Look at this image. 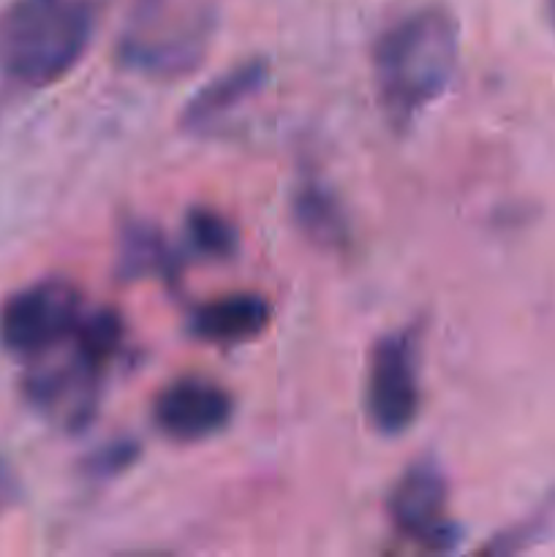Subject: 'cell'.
Instances as JSON below:
<instances>
[{
  "label": "cell",
  "mask_w": 555,
  "mask_h": 557,
  "mask_svg": "<svg viewBox=\"0 0 555 557\" xmlns=\"http://www.w3.org/2000/svg\"><path fill=\"white\" fill-rule=\"evenodd\" d=\"M460 60V25L444 5L392 22L373 44V85L384 120L406 134L446 96Z\"/></svg>",
  "instance_id": "obj_1"
},
{
  "label": "cell",
  "mask_w": 555,
  "mask_h": 557,
  "mask_svg": "<svg viewBox=\"0 0 555 557\" xmlns=\"http://www.w3.org/2000/svg\"><path fill=\"white\" fill-rule=\"evenodd\" d=\"M96 0H16L0 20V65L20 85L63 82L90 52Z\"/></svg>",
  "instance_id": "obj_2"
},
{
  "label": "cell",
  "mask_w": 555,
  "mask_h": 557,
  "mask_svg": "<svg viewBox=\"0 0 555 557\" xmlns=\"http://www.w3.org/2000/svg\"><path fill=\"white\" fill-rule=\"evenodd\" d=\"M85 313V294L69 277L27 283L0 302V348L33 362L69 343Z\"/></svg>",
  "instance_id": "obj_3"
},
{
  "label": "cell",
  "mask_w": 555,
  "mask_h": 557,
  "mask_svg": "<svg viewBox=\"0 0 555 557\" xmlns=\"http://www.w3.org/2000/svg\"><path fill=\"white\" fill-rule=\"evenodd\" d=\"M63 348L60 357L49 351L33 359L22 379V397L47 422L69 433H79L98 413L109 364L82 351L74 341L63 343Z\"/></svg>",
  "instance_id": "obj_4"
},
{
  "label": "cell",
  "mask_w": 555,
  "mask_h": 557,
  "mask_svg": "<svg viewBox=\"0 0 555 557\" xmlns=\"http://www.w3.org/2000/svg\"><path fill=\"white\" fill-rule=\"evenodd\" d=\"M392 528L428 553H452L462 528L449 515V479L435 457L414 460L386 498Z\"/></svg>",
  "instance_id": "obj_5"
},
{
  "label": "cell",
  "mask_w": 555,
  "mask_h": 557,
  "mask_svg": "<svg viewBox=\"0 0 555 557\" xmlns=\"http://www.w3.org/2000/svg\"><path fill=\"white\" fill-rule=\"evenodd\" d=\"M422 408L419 354L414 332L400 330L379 337L370 351L365 411L370 424L386 438L408 433Z\"/></svg>",
  "instance_id": "obj_6"
},
{
  "label": "cell",
  "mask_w": 555,
  "mask_h": 557,
  "mask_svg": "<svg viewBox=\"0 0 555 557\" xmlns=\"http://www.w3.org/2000/svg\"><path fill=\"white\" fill-rule=\"evenodd\" d=\"M152 424L174 444H201L232 424L234 397L218 381L185 375L152 397Z\"/></svg>",
  "instance_id": "obj_7"
},
{
  "label": "cell",
  "mask_w": 555,
  "mask_h": 557,
  "mask_svg": "<svg viewBox=\"0 0 555 557\" xmlns=\"http://www.w3.org/2000/svg\"><path fill=\"white\" fill-rule=\"evenodd\" d=\"M270 82V63L248 58L201 85L180 112L177 125L190 136H207L226 123L234 112L254 101Z\"/></svg>",
  "instance_id": "obj_8"
},
{
  "label": "cell",
  "mask_w": 555,
  "mask_h": 557,
  "mask_svg": "<svg viewBox=\"0 0 555 557\" xmlns=\"http://www.w3.org/2000/svg\"><path fill=\"white\" fill-rule=\"evenodd\" d=\"M270 324L272 305L254 292L212 297L196 305L188 315L190 335L212 346H243L264 335Z\"/></svg>",
  "instance_id": "obj_9"
},
{
  "label": "cell",
  "mask_w": 555,
  "mask_h": 557,
  "mask_svg": "<svg viewBox=\"0 0 555 557\" xmlns=\"http://www.w3.org/2000/svg\"><path fill=\"white\" fill-rule=\"evenodd\" d=\"M292 215L299 234L319 250L341 253L351 243V226H348L343 201L319 177H305L297 185L292 196Z\"/></svg>",
  "instance_id": "obj_10"
},
{
  "label": "cell",
  "mask_w": 555,
  "mask_h": 557,
  "mask_svg": "<svg viewBox=\"0 0 555 557\" xmlns=\"http://www.w3.org/2000/svg\"><path fill=\"white\" fill-rule=\"evenodd\" d=\"M180 272L177 253L158 226L147 221H128L118 239V275L123 281L163 277L174 281Z\"/></svg>",
  "instance_id": "obj_11"
},
{
  "label": "cell",
  "mask_w": 555,
  "mask_h": 557,
  "mask_svg": "<svg viewBox=\"0 0 555 557\" xmlns=\"http://www.w3.org/2000/svg\"><path fill=\"white\" fill-rule=\"evenodd\" d=\"M185 237L194 253L205 259H232L239 248V237L234 223L223 212L210 207H190L185 215Z\"/></svg>",
  "instance_id": "obj_12"
},
{
  "label": "cell",
  "mask_w": 555,
  "mask_h": 557,
  "mask_svg": "<svg viewBox=\"0 0 555 557\" xmlns=\"http://www.w3.org/2000/svg\"><path fill=\"white\" fill-rule=\"evenodd\" d=\"M141 455L139 441L134 438H114L107 444L96 446L90 455L82 460V473L96 482H109L114 476H123Z\"/></svg>",
  "instance_id": "obj_13"
},
{
  "label": "cell",
  "mask_w": 555,
  "mask_h": 557,
  "mask_svg": "<svg viewBox=\"0 0 555 557\" xmlns=\"http://www.w3.org/2000/svg\"><path fill=\"white\" fill-rule=\"evenodd\" d=\"M22 482L16 476L14 468L9 466L5 457H0V517H5L9 511H14L22 500Z\"/></svg>",
  "instance_id": "obj_14"
},
{
  "label": "cell",
  "mask_w": 555,
  "mask_h": 557,
  "mask_svg": "<svg viewBox=\"0 0 555 557\" xmlns=\"http://www.w3.org/2000/svg\"><path fill=\"white\" fill-rule=\"evenodd\" d=\"M547 5H550V16H553V22H555V0H547Z\"/></svg>",
  "instance_id": "obj_15"
}]
</instances>
